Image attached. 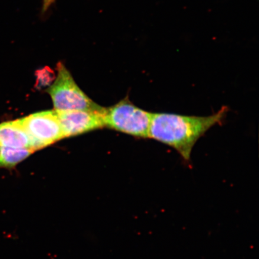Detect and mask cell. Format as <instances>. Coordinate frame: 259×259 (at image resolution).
I'll use <instances>...</instances> for the list:
<instances>
[{
    "mask_svg": "<svg viewBox=\"0 0 259 259\" xmlns=\"http://www.w3.org/2000/svg\"><path fill=\"white\" fill-rule=\"evenodd\" d=\"M56 1V0H43V8H42V12H46Z\"/></svg>",
    "mask_w": 259,
    "mask_h": 259,
    "instance_id": "ba28073f",
    "label": "cell"
},
{
    "mask_svg": "<svg viewBox=\"0 0 259 259\" xmlns=\"http://www.w3.org/2000/svg\"><path fill=\"white\" fill-rule=\"evenodd\" d=\"M57 77L47 92L51 97L54 111H100L103 108L93 102L79 89L62 63L57 64Z\"/></svg>",
    "mask_w": 259,
    "mask_h": 259,
    "instance_id": "3957f363",
    "label": "cell"
},
{
    "mask_svg": "<svg viewBox=\"0 0 259 259\" xmlns=\"http://www.w3.org/2000/svg\"><path fill=\"white\" fill-rule=\"evenodd\" d=\"M229 110L223 106L207 116H188L170 113H153L149 138L169 146L187 162L191 159L194 146L210 128L221 124Z\"/></svg>",
    "mask_w": 259,
    "mask_h": 259,
    "instance_id": "6da1fadb",
    "label": "cell"
},
{
    "mask_svg": "<svg viewBox=\"0 0 259 259\" xmlns=\"http://www.w3.org/2000/svg\"><path fill=\"white\" fill-rule=\"evenodd\" d=\"M152 114L133 104L127 97L117 104L106 108L105 124L135 138L148 139Z\"/></svg>",
    "mask_w": 259,
    "mask_h": 259,
    "instance_id": "7a4b0ae2",
    "label": "cell"
},
{
    "mask_svg": "<svg viewBox=\"0 0 259 259\" xmlns=\"http://www.w3.org/2000/svg\"><path fill=\"white\" fill-rule=\"evenodd\" d=\"M0 146L32 150L30 138L19 119L0 124Z\"/></svg>",
    "mask_w": 259,
    "mask_h": 259,
    "instance_id": "8992f818",
    "label": "cell"
},
{
    "mask_svg": "<svg viewBox=\"0 0 259 259\" xmlns=\"http://www.w3.org/2000/svg\"><path fill=\"white\" fill-rule=\"evenodd\" d=\"M105 110L103 108L100 111H55L67 138L104 127Z\"/></svg>",
    "mask_w": 259,
    "mask_h": 259,
    "instance_id": "5b68a950",
    "label": "cell"
},
{
    "mask_svg": "<svg viewBox=\"0 0 259 259\" xmlns=\"http://www.w3.org/2000/svg\"><path fill=\"white\" fill-rule=\"evenodd\" d=\"M18 119L30 137L34 151L65 138L55 111L35 113Z\"/></svg>",
    "mask_w": 259,
    "mask_h": 259,
    "instance_id": "277c9868",
    "label": "cell"
},
{
    "mask_svg": "<svg viewBox=\"0 0 259 259\" xmlns=\"http://www.w3.org/2000/svg\"><path fill=\"white\" fill-rule=\"evenodd\" d=\"M34 152L31 149L14 148L0 146V167H14Z\"/></svg>",
    "mask_w": 259,
    "mask_h": 259,
    "instance_id": "52a82bcc",
    "label": "cell"
}]
</instances>
